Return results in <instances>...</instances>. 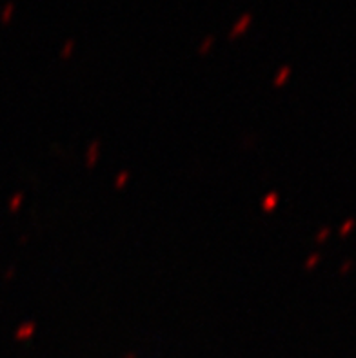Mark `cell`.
<instances>
[{
  "label": "cell",
  "instance_id": "cell-1",
  "mask_svg": "<svg viewBox=\"0 0 356 358\" xmlns=\"http://www.w3.org/2000/svg\"><path fill=\"white\" fill-rule=\"evenodd\" d=\"M251 20H252L251 15H243V17L238 20V22H236V26L233 27V31H231V38H235L236 35H240V33H242V31H245L249 24H251Z\"/></svg>",
  "mask_w": 356,
  "mask_h": 358
},
{
  "label": "cell",
  "instance_id": "cell-2",
  "mask_svg": "<svg viewBox=\"0 0 356 358\" xmlns=\"http://www.w3.org/2000/svg\"><path fill=\"white\" fill-rule=\"evenodd\" d=\"M211 42H213V38H208V41L204 42V45H202V51H206L209 48V45H211Z\"/></svg>",
  "mask_w": 356,
  "mask_h": 358
}]
</instances>
